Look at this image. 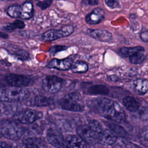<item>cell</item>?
<instances>
[{
    "label": "cell",
    "instance_id": "obj_28",
    "mask_svg": "<svg viewBox=\"0 0 148 148\" xmlns=\"http://www.w3.org/2000/svg\"><path fill=\"white\" fill-rule=\"evenodd\" d=\"M12 52L16 55V56L18 57L20 59H27L28 58V53L24 50L22 49H17V50H12Z\"/></svg>",
    "mask_w": 148,
    "mask_h": 148
},
{
    "label": "cell",
    "instance_id": "obj_3",
    "mask_svg": "<svg viewBox=\"0 0 148 148\" xmlns=\"http://www.w3.org/2000/svg\"><path fill=\"white\" fill-rule=\"evenodd\" d=\"M23 132L22 128L14 121L5 120L0 123V133L8 139L18 140Z\"/></svg>",
    "mask_w": 148,
    "mask_h": 148
},
{
    "label": "cell",
    "instance_id": "obj_8",
    "mask_svg": "<svg viewBox=\"0 0 148 148\" xmlns=\"http://www.w3.org/2000/svg\"><path fill=\"white\" fill-rule=\"evenodd\" d=\"M48 142L52 146L57 147H63L65 138L62 133L55 128H50L48 130L46 134Z\"/></svg>",
    "mask_w": 148,
    "mask_h": 148
},
{
    "label": "cell",
    "instance_id": "obj_9",
    "mask_svg": "<svg viewBox=\"0 0 148 148\" xmlns=\"http://www.w3.org/2000/svg\"><path fill=\"white\" fill-rule=\"evenodd\" d=\"M63 148H90L88 143L79 135L70 134L65 138Z\"/></svg>",
    "mask_w": 148,
    "mask_h": 148
},
{
    "label": "cell",
    "instance_id": "obj_21",
    "mask_svg": "<svg viewBox=\"0 0 148 148\" xmlns=\"http://www.w3.org/2000/svg\"><path fill=\"white\" fill-rule=\"evenodd\" d=\"M89 94L91 95H106L109 93V89L103 85H94L88 90Z\"/></svg>",
    "mask_w": 148,
    "mask_h": 148
},
{
    "label": "cell",
    "instance_id": "obj_11",
    "mask_svg": "<svg viewBox=\"0 0 148 148\" xmlns=\"http://www.w3.org/2000/svg\"><path fill=\"white\" fill-rule=\"evenodd\" d=\"M78 135L88 143H94L98 136L88 127V125H82L77 128Z\"/></svg>",
    "mask_w": 148,
    "mask_h": 148
},
{
    "label": "cell",
    "instance_id": "obj_6",
    "mask_svg": "<svg viewBox=\"0 0 148 148\" xmlns=\"http://www.w3.org/2000/svg\"><path fill=\"white\" fill-rule=\"evenodd\" d=\"M74 28L72 25H66L60 29H50L42 35V39L45 41H51L60 38L70 35L73 33Z\"/></svg>",
    "mask_w": 148,
    "mask_h": 148
},
{
    "label": "cell",
    "instance_id": "obj_5",
    "mask_svg": "<svg viewBox=\"0 0 148 148\" xmlns=\"http://www.w3.org/2000/svg\"><path fill=\"white\" fill-rule=\"evenodd\" d=\"M42 117V113L32 109H26L16 113L13 116L15 122L21 124H31Z\"/></svg>",
    "mask_w": 148,
    "mask_h": 148
},
{
    "label": "cell",
    "instance_id": "obj_1",
    "mask_svg": "<svg viewBox=\"0 0 148 148\" xmlns=\"http://www.w3.org/2000/svg\"><path fill=\"white\" fill-rule=\"evenodd\" d=\"M87 105L92 111L109 120L122 123L125 119V113L123 108L117 102L110 99L94 98L88 100Z\"/></svg>",
    "mask_w": 148,
    "mask_h": 148
},
{
    "label": "cell",
    "instance_id": "obj_10",
    "mask_svg": "<svg viewBox=\"0 0 148 148\" xmlns=\"http://www.w3.org/2000/svg\"><path fill=\"white\" fill-rule=\"evenodd\" d=\"M5 80L9 85L17 87L27 86L31 82L28 77L25 75L16 74H10L6 76Z\"/></svg>",
    "mask_w": 148,
    "mask_h": 148
},
{
    "label": "cell",
    "instance_id": "obj_13",
    "mask_svg": "<svg viewBox=\"0 0 148 148\" xmlns=\"http://www.w3.org/2000/svg\"><path fill=\"white\" fill-rule=\"evenodd\" d=\"M86 33L92 38L103 42H109L112 38V34L104 29H87Z\"/></svg>",
    "mask_w": 148,
    "mask_h": 148
},
{
    "label": "cell",
    "instance_id": "obj_20",
    "mask_svg": "<svg viewBox=\"0 0 148 148\" xmlns=\"http://www.w3.org/2000/svg\"><path fill=\"white\" fill-rule=\"evenodd\" d=\"M106 124L110 130L114 134L123 138L127 137L128 135L125 129L121 125L114 123H106Z\"/></svg>",
    "mask_w": 148,
    "mask_h": 148
},
{
    "label": "cell",
    "instance_id": "obj_30",
    "mask_svg": "<svg viewBox=\"0 0 148 148\" xmlns=\"http://www.w3.org/2000/svg\"><path fill=\"white\" fill-rule=\"evenodd\" d=\"M52 1H39L36 5L40 8L42 9H45L46 8H47L50 4L51 3Z\"/></svg>",
    "mask_w": 148,
    "mask_h": 148
},
{
    "label": "cell",
    "instance_id": "obj_18",
    "mask_svg": "<svg viewBox=\"0 0 148 148\" xmlns=\"http://www.w3.org/2000/svg\"><path fill=\"white\" fill-rule=\"evenodd\" d=\"M123 103L125 108L131 112H136L139 108V103L132 97L127 96L124 98Z\"/></svg>",
    "mask_w": 148,
    "mask_h": 148
},
{
    "label": "cell",
    "instance_id": "obj_14",
    "mask_svg": "<svg viewBox=\"0 0 148 148\" xmlns=\"http://www.w3.org/2000/svg\"><path fill=\"white\" fill-rule=\"evenodd\" d=\"M105 16L104 10L100 8L94 9L85 17L86 22L90 25L97 24L103 20Z\"/></svg>",
    "mask_w": 148,
    "mask_h": 148
},
{
    "label": "cell",
    "instance_id": "obj_16",
    "mask_svg": "<svg viewBox=\"0 0 148 148\" xmlns=\"http://www.w3.org/2000/svg\"><path fill=\"white\" fill-rule=\"evenodd\" d=\"M99 139L103 143L112 145L117 141V136L109 130H103L99 136Z\"/></svg>",
    "mask_w": 148,
    "mask_h": 148
},
{
    "label": "cell",
    "instance_id": "obj_22",
    "mask_svg": "<svg viewBox=\"0 0 148 148\" xmlns=\"http://www.w3.org/2000/svg\"><path fill=\"white\" fill-rule=\"evenodd\" d=\"M88 64L82 61H76L71 67V70L74 73H84L88 71Z\"/></svg>",
    "mask_w": 148,
    "mask_h": 148
},
{
    "label": "cell",
    "instance_id": "obj_7",
    "mask_svg": "<svg viewBox=\"0 0 148 148\" xmlns=\"http://www.w3.org/2000/svg\"><path fill=\"white\" fill-rule=\"evenodd\" d=\"M62 80L61 78L53 75L45 76L42 81V86L45 91L49 93H56L62 87Z\"/></svg>",
    "mask_w": 148,
    "mask_h": 148
},
{
    "label": "cell",
    "instance_id": "obj_34",
    "mask_svg": "<svg viewBox=\"0 0 148 148\" xmlns=\"http://www.w3.org/2000/svg\"><path fill=\"white\" fill-rule=\"evenodd\" d=\"M0 148H12L9 144L3 142H0Z\"/></svg>",
    "mask_w": 148,
    "mask_h": 148
},
{
    "label": "cell",
    "instance_id": "obj_33",
    "mask_svg": "<svg viewBox=\"0 0 148 148\" xmlns=\"http://www.w3.org/2000/svg\"><path fill=\"white\" fill-rule=\"evenodd\" d=\"M24 148H39V147L36 145L34 144V143L30 142V143H27L24 146Z\"/></svg>",
    "mask_w": 148,
    "mask_h": 148
},
{
    "label": "cell",
    "instance_id": "obj_32",
    "mask_svg": "<svg viewBox=\"0 0 148 148\" xmlns=\"http://www.w3.org/2000/svg\"><path fill=\"white\" fill-rule=\"evenodd\" d=\"M83 3H84L85 5H96L98 3V1L96 0H89V1H83Z\"/></svg>",
    "mask_w": 148,
    "mask_h": 148
},
{
    "label": "cell",
    "instance_id": "obj_2",
    "mask_svg": "<svg viewBox=\"0 0 148 148\" xmlns=\"http://www.w3.org/2000/svg\"><path fill=\"white\" fill-rule=\"evenodd\" d=\"M30 92L23 87L0 84V101L4 102H19L27 99Z\"/></svg>",
    "mask_w": 148,
    "mask_h": 148
},
{
    "label": "cell",
    "instance_id": "obj_24",
    "mask_svg": "<svg viewBox=\"0 0 148 148\" xmlns=\"http://www.w3.org/2000/svg\"><path fill=\"white\" fill-rule=\"evenodd\" d=\"M7 14L11 17L18 18L20 17L21 12V6L14 4L10 6L6 10Z\"/></svg>",
    "mask_w": 148,
    "mask_h": 148
},
{
    "label": "cell",
    "instance_id": "obj_23",
    "mask_svg": "<svg viewBox=\"0 0 148 148\" xmlns=\"http://www.w3.org/2000/svg\"><path fill=\"white\" fill-rule=\"evenodd\" d=\"M34 102L38 106H49L53 103V99L50 98L39 95L35 97Z\"/></svg>",
    "mask_w": 148,
    "mask_h": 148
},
{
    "label": "cell",
    "instance_id": "obj_29",
    "mask_svg": "<svg viewBox=\"0 0 148 148\" xmlns=\"http://www.w3.org/2000/svg\"><path fill=\"white\" fill-rule=\"evenodd\" d=\"M106 5L111 9H117L120 7V3L117 1L114 0H106L105 1Z\"/></svg>",
    "mask_w": 148,
    "mask_h": 148
},
{
    "label": "cell",
    "instance_id": "obj_19",
    "mask_svg": "<svg viewBox=\"0 0 148 148\" xmlns=\"http://www.w3.org/2000/svg\"><path fill=\"white\" fill-rule=\"evenodd\" d=\"M33 5L30 2H25L21 6V12L20 18L23 19H29L33 15Z\"/></svg>",
    "mask_w": 148,
    "mask_h": 148
},
{
    "label": "cell",
    "instance_id": "obj_4",
    "mask_svg": "<svg viewBox=\"0 0 148 148\" xmlns=\"http://www.w3.org/2000/svg\"><path fill=\"white\" fill-rule=\"evenodd\" d=\"M80 98L79 94L76 92L69 94L60 100V106L62 109L66 110L82 112L84 107L80 102Z\"/></svg>",
    "mask_w": 148,
    "mask_h": 148
},
{
    "label": "cell",
    "instance_id": "obj_31",
    "mask_svg": "<svg viewBox=\"0 0 148 148\" xmlns=\"http://www.w3.org/2000/svg\"><path fill=\"white\" fill-rule=\"evenodd\" d=\"M140 38L144 42H148V31H144L141 32Z\"/></svg>",
    "mask_w": 148,
    "mask_h": 148
},
{
    "label": "cell",
    "instance_id": "obj_17",
    "mask_svg": "<svg viewBox=\"0 0 148 148\" xmlns=\"http://www.w3.org/2000/svg\"><path fill=\"white\" fill-rule=\"evenodd\" d=\"M144 50L145 49L140 46L131 47H123L119 49V53L123 57H130L136 53L143 52Z\"/></svg>",
    "mask_w": 148,
    "mask_h": 148
},
{
    "label": "cell",
    "instance_id": "obj_27",
    "mask_svg": "<svg viewBox=\"0 0 148 148\" xmlns=\"http://www.w3.org/2000/svg\"><path fill=\"white\" fill-rule=\"evenodd\" d=\"M25 27V24L23 21H21L20 20H16L12 23L6 25L5 29L7 30H13L16 28L21 29Z\"/></svg>",
    "mask_w": 148,
    "mask_h": 148
},
{
    "label": "cell",
    "instance_id": "obj_26",
    "mask_svg": "<svg viewBox=\"0 0 148 148\" xmlns=\"http://www.w3.org/2000/svg\"><path fill=\"white\" fill-rule=\"evenodd\" d=\"M145 58V56L143 52L136 53L129 57V61L133 64H140Z\"/></svg>",
    "mask_w": 148,
    "mask_h": 148
},
{
    "label": "cell",
    "instance_id": "obj_12",
    "mask_svg": "<svg viewBox=\"0 0 148 148\" xmlns=\"http://www.w3.org/2000/svg\"><path fill=\"white\" fill-rule=\"evenodd\" d=\"M72 65L73 60L70 58H66L64 59L54 58L47 64V67L58 70L66 71L71 68Z\"/></svg>",
    "mask_w": 148,
    "mask_h": 148
},
{
    "label": "cell",
    "instance_id": "obj_25",
    "mask_svg": "<svg viewBox=\"0 0 148 148\" xmlns=\"http://www.w3.org/2000/svg\"><path fill=\"white\" fill-rule=\"evenodd\" d=\"M88 125L98 136V137L103 131L101 124L96 120H90L88 124Z\"/></svg>",
    "mask_w": 148,
    "mask_h": 148
},
{
    "label": "cell",
    "instance_id": "obj_15",
    "mask_svg": "<svg viewBox=\"0 0 148 148\" xmlns=\"http://www.w3.org/2000/svg\"><path fill=\"white\" fill-rule=\"evenodd\" d=\"M134 90L139 95H143L148 91V80L145 79H138L133 82Z\"/></svg>",
    "mask_w": 148,
    "mask_h": 148
}]
</instances>
